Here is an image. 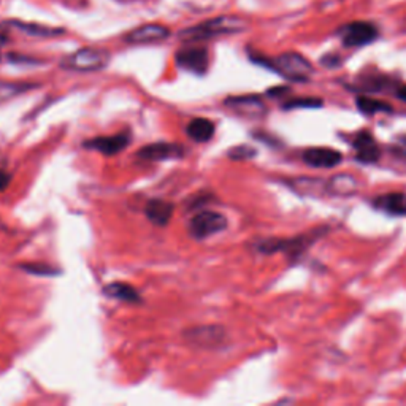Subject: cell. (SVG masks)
Listing matches in <instances>:
<instances>
[{
	"label": "cell",
	"mask_w": 406,
	"mask_h": 406,
	"mask_svg": "<svg viewBox=\"0 0 406 406\" xmlns=\"http://www.w3.org/2000/svg\"><path fill=\"white\" fill-rule=\"evenodd\" d=\"M248 27V24L238 16H218L209 19L202 24L189 27L180 32V40L187 43L200 42V40L219 37V35H232L240 33Z\"/></svg>",
	"instance_id": "obj_1"
},
{
	"label": "cell",
	"mask_w": 406,
	"mask_h": 406,
	"mask_svg": "<svg viewBox=\"0 0 406 406\" xmlns=\"http://www.w3.org/2000/svg\"><path fill=\"white\" fill-rule=\"evenodd\" d=\"M267 67L280 73L281 77L287 78L295 83H304L313 75V65H311L307 57H303L299 53H284L280 54L278 57L265 60Z\"/></svg>",
	"instance_id": "obj_2"
},
{
	"label": "cell",
	"mask_w": 406,
	"mask_h": 406,
	"mask_svg": "<svg viewBox=\"0 0 406 406\" xmlns=\"http://www.w3.org/2000/svg\"><path fill=\"white\" fill-rule=\"evenodd\" d=\"M110 62V53L97 48H83L62 60V67L73 72H99Z\"/></svg>",
	"instance_id": "obj_3"
},
{
	"label": "cell",
	"mask_w": 406,
	"mask_h": 406,
	"mask_svg": "<svg viewBox=\"0 0 406 406\" xmlns=\"http://www.w3.org/2000/svg\"><path fill=\"white\" fill-rule=\"evenodd\" d=\"M227 227V218L216 212L197 213L189 222V234L195 240H205L208 236L222 232Z\"/></svg>",
	"instance_id": "obj_4"
},
{
	"label": "cell",
	"mask_w": 406,
	"mask_h": 406,
	"mask_svg": "<svg viewBox=\"0 0 406 406\" xmlns=\"http://www.w3.org/2000/svg\"><path fill=\"white\" fill-rule=\"evenodd\" d=\"M316 240V236H297V238H290V240H278V238H268V240H262L256 245V249L262 254H275L278 251L286 253L290 257L299 256L302 251H304L311 243Z\"/></svg>",
	"instance_id": "obj_5"
},
{
	"label": "cell",
	"mask_w": 406,
	"mask_h": 406,
	"mask_svg": "<svg viewBox=\"0 0 406 406\" xmlns=\"http://www.w3.org/2000/svg\"><path fill=\"white\" fill-rule=\"evenodd\" d=\"M340 37L346 48H358V46L373 43L380 37V32H378L376 26L371 23L357 21L344 26L340 31Z\"/></svg>",
	"instance_id": "obj_6"
},
{
	"label": "cell",
	"mask_w": 406,
	"mask_h": 406,
	"mask_svg": "<svg viewBox=\"0 0 406 406\" xmlns=\"http://www.w3.org/2000/svg\"><path fill=\"white\" fill-rule=\"evenodd\" d=\"M224 336L226 331L219 326H200V327H194L189 329L185 338L187 340V343L194 344V346L199 348H218L224 343Z\"/></svg>",
	"instance_id": "obj_7"
},
{
	"label": "cell",
	"mask_w": 406,
	"mask_h": 406,
	"mask_svg": "<svg viewBox=\"0 0 406 406\" xmlns=\"http://www.w3.org/2000/svg\"><path fill=\"white\" fill-rule=\"evenodd\" d=\"M177 64L182 70L203 75L208 70V51L202 46H189L177 53Z\"/></svg>",
	"instance_id": "obj_8"
},
{
	"label": "cell",
	"mask_w": 406,
	"mask_h": 406,
	"mask_svg": "<svg viewBox=\"0 0 406 406\" xmlns=\"http://www.w3.org/2000/svg\"><path fill=\"white\" fill-rule=\"evenodd\" d=\"M170 29L162 24H145L133 29L124 37L126 43L131 45H148V43H159L170 37Z\"/></svg>",
	"instance_id": "obj_9"
},
{
	"label": "cell",
	"mask_w": 406,
	"mask_h": 406,
	"mask_svg": "<svg viewBox=\"0 0 406 406\" xmlns=\"http://www.w3.org/2000/svg\"><path fill=\"white\" fill-rule=\"evenodd\" d=\"M353 146L356 150L357 160L363 162V164H376L381 158V148L376 143L375 137L368 131L357 132L356 138L353 141Z\"/></svg>",
	"instance_id": "obj_10"
},
{
	"label": "cell",
	"mask_w": 406,
	"mask_h": 406,
	"mask_svg": "<svg viewBox=\"0 0 406 406\" xmlns=\"http://www.w3.org/2000/svg\"><path fill=\"white\" fill-rule=\"evenodd\" d=\"M131 143V135L127 132L110 135V137H97L87 140L84 146L89 150H96L105 155H114L121 151H124Z\"/></svg>",
	"instance_id": "obj_11"
},
{
	"label": "cell",
	"mask_w": 406,
	"mask_h": 406,
	"mask_svg": "<svg viewBox=\"0 0 406 406\" xmlns=\"http://www.w3.org/2000/svg\"><path fill=\"white\" fill-rule=\"evenodd\" d=\"M185 155V148L177 143H153L138 150V158L145 160H167L180 159Z\"/></svg>",
	"instance_id": "obj_12"
},
{
	"label": "cell",
	"mask_w": 406,
	"mask_h": 406,
	"mask_svg": "<svg viewBox=\"0 0 406 406\" xmlns=\"http://www.w3.org/2000/svg\"><path fill=\"white\" fill-rule=\"evenodd\" d=\"M343 155L340 151L331 150V148H308L303 151V160L309 167L316 168H331L340 164Z\"/></svg>",
	"instance_id": "obj_13"
},
{
	"label": "cell",
	"mask_w": 406,
	"mask_h": 406,
	"mask_svg": "<svg viewBox=\"0 0 406 406\" xmlns=\"http://www.w3.org/2000/svg\"><path fill=\"white\" fill-rule=\"evenodd\" d=\"M226 105L229 108H232L234 111L243 114V116H249V118H260L262 114L267 111L265 104H263L259 96L229 97L226 100Z\"/></svg>",
	"instance_id": "obj_14"
},
{
	"label": "cell",
	"mask_w": 406,
	"mask_h": 406,
	"mask_svg": "<svg viewBox=\"0 0 406 406\" xmlns=\"http://www.w3.org/2000/svg\"><path fill=\"white\" fill-rule=\"evenodd\" d=\"M373 207L392 216H406V194L389 192L378 195L373 200Z\"/></svg>",
	"instance_id": "obj_15"
},
{
	"label": "cell",
	"mask_w": 406,
	"mask_h": 406,
	"mask_svg": "<svg viewBox=\"0 0 406 406\" xmlns=\"http://www.w3.org/2000/svg\"><path fill=\"white\" fill-rule=\"evenodd\" d=\"M173 212H175V207L172 205V203H168L165 200H158V199L150 200L145 207L146 218L155 226H167L172 219Z\"/></svg>",
	"instance_id": "obj_16"
},
{
	"label": "cell",
	"mask_w": 406,
	"mask_h": 406,
	"mask_svg": "<svg viewBox=\"0 0 406 406\" xmlns=\"http://www.w3.org/2000/svg\"><path fill=\"white\" fill-rule=\"evenodd\" d=\"M214 131V123L207 118H195L186 127L187 137L194 141H199V143H205V141L212 140Z\"/></svg>",
	"instance_id": "obj_17"
},
{
	"label": "cell",
	"mask_w": 406,
	"mask_h": 406,
	"mask_svg": "<svg viewBox=\"0 0 406 406\" xmlns=\"http://www.w3.org/2000/svg\"><path fill=\"white\" fill-rule=\"evenodd\" d=\"M105 295L111 297V299H116L121 302H128V303H135L140 302V295L137 292V289L132 287L131 284L127 282H111L104 289Z\"/></svg>",
	"instance_id": "obj_18"
},
{
	"label": "cell",
	"mask_w": 406,
	"mask_h": 406,
	"mask_svg": "<svg viewBox=\"0 0 406 406\" xmlns=\"http://www.w3.org/2000/svg\"><path fill=\"white\" fill-rule=\"evenodd\" d=\"M10 24L13 27H16L18 31H21L27 33V35H33V37H56V35H60V33H64L62 29H56V27H48V26L21 23V21H11Z\"/></svg>",
	"instance_id": "obj_19"
},
{
	"label": "cell",
	"mask_w": 406,
	"mask_h": 406,
	"mask_svg": "<svg viewBox=\"0 0 406 406\" xmlns=\"http://www.w3.org/2000/svg\"><path fill=\"white\" fill-rule=\"evenodd\" d=\"M357 108L361 110L362 113L368 114V116H373L376 113H390L392 111V106L389 104H385L383 100H376V99H371L367 96H361L357 97L356 100Z\"/></svg>",
	"instance_id": "obj_20"
},
{
	"label": "cell",
	"mask_w": 406,
	"mask_h": 406,
	"mask_svg": "<svg viewBox=\"0 0 406 406\" xmlns=\"http://www.w3.org/2000/svg\"><path fill=\"white\" fill-rule=\"evenodd\" d=\"M33 84L29 83H13V81H0V102H6L13 97L32 89Z\"/></svg>",
	"instance_id": "obj_21"
},
{
	"label": "cell",
	"mask_w": 406,
	"mask_h": 406,
	"mask_svg": "<svg viewBox=\"0 0 406 406\" xmlns=\"http://www.w3.org/2000/svg\"><path fill=\"white\" fill-rule=\"evenodd\" d=\"M257 151L254 148L248 146V145H240V146H235V148H230L227 155L230 159H235V160H246V159H253L256 158Z\"/></svg>",
	"instance_id": "obj_22"
},
{
	"label": "cell",
	"mask_w": 406,
	"mask_h": 406,
	"mask_svg": "<svg viewBox=\"0 0 406 406\" xmlns=\"http://www.w3.org/2000/svg\"><path fill=\"white\" fill-rule=\"evenodd\" d=\"M317 106H322V100L314 99V97L292 99L284 104V108H286V110H290V108H317Z\"/></svg>",
	"instance_id": "obj_23"
},
{
	"label": "cell",
	"mask_w": 406,
	"mask_h": 406,
	"mask_svg": "<svg viewBox=\"0 0 406 406\" xmlns=\"http://www.w3.org/2000/svg\"><path fill=\"white\" fill-rule=\"evenodd\" d=\"M23 270H26V272H29V273H33V275H56L57 272L56 270H53L51 267L48 265H37V263H32V265H21Z\"/></svg>",
	"instance_id": "obj_24"
},
{
	"label": "cell",
	"mask_w": 406,
	"mask_h": 406,
	"mask_svg": "<svg viewBox=\"0 0 406 406\" xmlns=\"http://www.w3.org/2000/svg\"><path fill=\"white\" fill-rule=\"evenodd\" d=\"M11 181V175L6 168L0 164V191H5Z\"/></svg>",
	"instance_id": "obj_25"
},
{
	"label": "cell",
	"mask_w": 406,
	"mask_h": 406,
	"mask_svg": "<svg viewBox=\"0 0 406 406\" xmlns=\"http://www.w3.org/2000/svg\"><path fill=\"white\" fill-rule=\"evenodd\" d=\"M395 96L406 104V84H398V86H397Z\"/></svg>",
	"instance_id": "obj_26"
}]
</instances>
